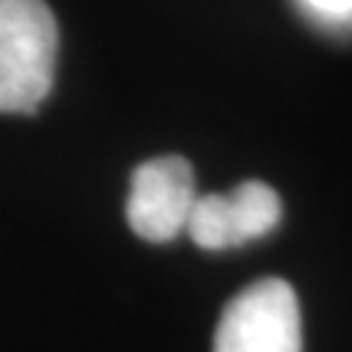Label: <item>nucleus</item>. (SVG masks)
<instances>
[{"label": "nucleus", "instance_id": "nucleus-4", "mask_svg": "<svg viewBox=\"0 0 352 352\" xmlns=\"http://www.w3.org/2000/svg\"><path fill=\"white\" fill-rule=\"evenodd\" d=\"M282 219V199L261 180H245L230 193L199 196L186 232L204 251H227L269 235Z\"/></svg>", "mask_w": 352, "mask_h": 352}, {"label": "nucleus", "instance_id": "nucleus-5", "mask_svg": "<svg viewBox=\"0 0 352 352\" xmlns=\"http://www.w3.org/2000/svg\"><path fill=\"white\" fill-rule=\"evenodd\" d=\"M305 8L327 21H352V0H300Z\"/></svg>", "mask_w": 352, "mask_h": 352}, {"label": "nucleus", "instance_id": "nucleus-2", "mask_svg": "<svg viewBox=\"0 0 352 352\" xmlns=\"http://www.w3.org/2000/svg\"><path fill=\"white\" fill-rule=\"evenodd\" d=\"M214 352H302L300 302L292 285L266 277L240 289L217 324Z\"/></svg>", "mask_w": 352, "mask_h": 352}, {"label": "nucleus", "instance_id": "nucleus-3", "mask_svg": "<svg viewBox=\"0 0 352 352\" xmlns=\"http://www.w3.org/2000/svg\"><path fill=\"white\" fill-rule=\"evenodd\" d=\"M196 199V177L188 160L175 154L154 157L131 175L128 225L149 243H170L186 230Z\"/></svg>", "mask_w": 352, "mask_h": 352}, {"label": "nucleus", "instance_id": "nucleus-1", "mask_svg": "<svg viewBox=\"0 0 352 352\" xmlns=\"http://www.w3.org/2000/svg\"><path fill=\"white\" fill-rule=\"evenodd\" d=\"M58 42L45 0H0V113H37L55 81Z\"/></svg>", "mask_w": 352, "mask_h": 352}]
</instances>
